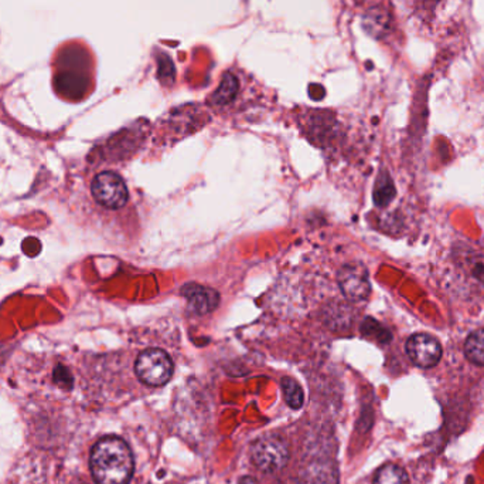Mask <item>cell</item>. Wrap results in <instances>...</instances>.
<instances>
[{"label":"cell","instance_id":"8992f818","mask_svg":"<svg viewBox=\"0 0 484 484\" xmlns=\"http://www.w3.org/2000/svg\"><path fill=\"white\" fill-rule=\"evenodd\" d=\"M408 357L419 368H432L442 357V346L435 336L429 334H414L405 345Z\"/></svg>","mask_w":484,"mask_h":484},{"label":"cell","instance_id":"7c38bea8","mask_svg":"<svg viewBox=\"0 0 484 484\" xmlns=\"http://www.w3.org/2000/svg\"><path fill=\"white\" fill-rule=\"evenodd\" d=\"M395 188L392 181L388 178L387 174H383L377 181V186L374 191V202L378 206H387L394 199Z\"/></svg>","mask_w":484,"mask_h":484},{"label":"cell","instance_id":"277c9868","mask_svg":"<svg viewBox=\"0 0 484 484\" xmlns=\"http://www.w3.org/2000/svg\"><path fill=\"white\" fill-rule=\"evenodd\" d=\"M95 201L108 209H119L127 205L129 192L127 184L115 172H101L91 185Z\"/></svg>","mask_w":484,"mask_h":484},{"label":"cell","instance_id":"4fadbf2b","mask_svg":"<svg viewBox=\"0 0 484 484\" xmlns=\"http://www.w3.org/2000/svg\"><path fill=\"white\" fill-rule=\"evenodd\" d=\"M363 334L367 336H375L380 343L391 341V334L380 326L374 319L367 318L363 324Z\"/></svg>","mask_w":484,"mask_h":484},{"label":"cell","instance_id":"3957f363","mask_svg":"<svg viewBox=\"0 0 484 484\" xmlns=\"http://www.w3.org/2000/svg\"><path fill=\"white\" fill-rule=\"evenodd\" d=\"M255 466L267 473L282 471L289 461L286 444L277 436L260 437L251 449Z\"/></svg>","mask_w":484,"mask_h":484},{"label":"cell","instance_id":"8fae6325","mask_svg":"<svg viewBox=\"0 0 484 484\" xmlns=\"http://www.w3.org/2000/svg\"><path fill=\"white\" fill-rule=\"evenodd\" d=\"M282 388H284L285 399H286L287 405L292 409H299L304 405V399L301 385L296 381L291 380V378H285Z\"/></svg>","mask_w":484,"mask_h":484},{"label":"cell","instance_id":"30bf717a","mask_svg":"<svg viewBox=\"0 0 484 484\" xmlns=\"http://www.w3.org/2000/svg\"><path fill=\"white\" fill-rule=\"evenodd\" d=\"M374 484H409L407 471L397 464H385L378 471Z\"/></svg>","mask_w":484,"mask_h":484},{"label":"cell","instance_id":"52a82bcc","mask_svg":"<svg viewBox=\"0 0 484 484\" xmlns=\"http://www.w3.org/2000/svg\"><path fill=\"white\" fill-rule=\"evenodd\" d=\"M181 296L188 300L189 309L198 316L211 313L220 304V294L211 287L189 282L181 287Z\"/></svg>","mask_w":484,"mask_h":484},{"label":"cell","instance_id":"9c48e42d","mask_svg":"<svg viewBox=\"0 0 484 484\" xmlns=\"http://www.w3.org/2000/svg\"><path fill=\"white\" fill-rule=\"evenodd\" d=\"M464 353L471 363L484 367V328L474 331L464 343Z\"/></svg>","mask_w":484,"mask_h":484},{"label":"cell","instance_id":"ba28073f","mask_svg":"<svg viewBox=\"0 0 484 484\" xmlns=\"http://www.w3.org/2000/svg\"><path fill=\"white\" fill-rule=\"evenodd\" d=\"M238 88V78L231 73H225L223 76V80H221L220 85H218L217 90L214 91L213 97H211V103L214 105H227L231 102H234V98L237 97Z\"/></svg>","mask_w":484,"mask_h":484},{"label":"cell","instance_id":"5b68a950","mask_svg":"<svg viewBox=\"0 0 484 484\" xmlns=\"http://www.w3.org/2000/svg\"><path fill=\"white\" fill-rule=\"evenodd\" d=\"M341 293L350 301H363L371 293L367 270L361 264H346L338 274Z\"/></svg>","mask_w":484,"mask_h":484},{"label":"cell","instance_id":"6da1fadb","mask_svg":"<svg viewBox=\"0 0 484 484\" xmlns=\"http://www.w3.org/2000/svg\"><path fill=\"white\" fill-rule=\"evenodd\" d=\"M91 473L97 484H129L134 474V454L124 439L105 436L91 452Z\"/></svg>","mask_w":484,"mask_h":484},{"label":"cell","instance_id":"5bb4252c","mask_svg":"<svg viewBox=\"0 0 484 484\" xmlns=\"http://www.w3.org/2000/svg\"><path fill=\"white\" fill-rule=\"evenodd\" d=\"M159 67H161V76L163 78H166V80H171V78H173V63H172L171 58H169V61H167V66H164V60L163 58H161V60H159Z\"/></svg>","mask_w":484,"mask_h":484},{"label":"cell","instance_id":"7a4b0ae2","mask_svg":"<svg viewBox=\"0 0 484 484\" xmlns=\"http://www.w3.org/2000/svg\"><path fill=\"white\" fill-rule=\"evenodd\" d=\"M135 371L137 378L149 387H162L173 375V363L163 350L149 348L137 357Z\"/></svg>","mask_w":484,"mask_h":484}]
</instances>
